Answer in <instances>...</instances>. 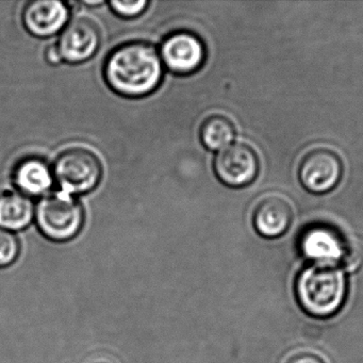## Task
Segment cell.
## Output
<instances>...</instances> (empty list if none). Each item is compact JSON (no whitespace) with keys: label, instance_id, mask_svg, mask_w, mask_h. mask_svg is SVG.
<instances>
[{"label":"cell","instance_id":"cell-17","mask_svg":"<svg viewBox=\"0 0 363 363\" xmlns=\"http://www.w3.org/2000/svg\"><path fill=\"white\" fill-rule=\"evenodd\" d=\"M286 363H326V361L315 352H301L291 357Z\"/></svg>","mask_w":363,"mask_h":363},{"label":"cell","instance_id":"cell-12","mask_svg":"<svg viewBox=\"0 0 363 363\" xmlns=\"http://www.w3.org/2000/svg\"><path fill=\"white\" fill-rule=\"evenodd\" d=\"M52 169L40 157H27L14 167L13 182L26 196L46 195L54 184Z\"/></svg>","mask_w":363,"mask_h":363},{"label":"cell","instance_id":"cell-3","mask_svg":"<svg viewBox=\"0 0 363 363\" xmlns=\"http://www.w3.org/2000/svg\"><path fill=\"white\" fill-rule=\"evenodd\" d=\"M299 250L313 264L333 265L347 271L361 267V250L348 243L335 229L326 225H314L306 229L299 240Z\"/></svg>","mask_w":363,"mask_h":363},{"label":"cell","instance_id":"cell-11","mask_svg":"<svg viewBox=\"0 0 363 363\" xmlns=\"http://www.w3.org/2000/svg\"><path fill=\"white\" fill-rule=\"evenodd\" d=\"M292 220L293 209L290 203L276 195L263 199L255 209L252 218L256 230L267 239H276L284 235Z\"/></svg>","mask_w":363,"mask_h":363},{"label":"cell","instance_id":"cell-8","mask_svg":"<svg viewBox=\"0 0 363 363\" xmlns=\"http://www.w3.org/2000/svg\"><path fill=\"white\" fill-rule=\"evenodd\" d=\"M214 169L223 184L241 188L256 178L259 171L258 157L246 144H231L216 155Z\"/></svg>","mask_w":363,"mask_h":363},{"label":"cell","instance_id":"cell-5","mask_svg":"<svg viewBox=\"0 0 363 363\" xmlns=\"http://www.w3.org/2000/svg\"><path fill=\"white\" fill-rule=\"evenodd\" d=\"M52 173L61 191L74 196L94 190L101 182L103 167L94 152L74 147L57 157Z\"/></svg>","mask_w":363,"mask_h":363},{"label":"cell","instance_id":"cell-19","mask_svg":"<svg viewBox=\"0 0 363 363\" xmlns=\"http://www.w3.org/2000/svg\"><path fill=\"white\" fill-rule=\"evenodd\" d=\"M101 4H103V1H84V5L86 6H99Z\"/></svg>","mask_w":363,"mask_h":363},{"label":"cell","instance_id":"cell-1","mask_svg":"<svg viewBox=\"0 0 363 363\" xmlns=\"http://www.w3.org/2000/svg\"><path fill=\"white\" fill-rule=\"evenodd\" d=\"M104 76L108 86L125 97L147 96L160 86L163 63L156 48L147 42L118 46L106 59Z\"/></svg>","mask_w":363,"mask_h":363},{"label":"cell","instance_id":"cell-10","mask_svg":"<svg viewBox=\"0 0 363 363\" xmlns=\"http://www.w3.org/2000/svg\"><path fill=\"white\" fill-rule=\"evenodd\" d=\"M69 8L58 0H35L23 11V23L30 35L50 38L65 28L69 22Z\"/></svg>","mask_w":363,"mask_h":363},{"label":"cell","instance_id":"cell-6","mask_svg":"<svg viewBox=\"0 0 363 363\" xmlns=\"http://www.w3.org/2000/svg\"><path fill=\"white\" fill-rule=\"evenodd\" d=\"M161 60L172 73L189 75L203 65L206 50L203 41L194 33L177 31L167 35L161 44Z\"/></svg>","mask_w":363,"mask_h":363},{"label":"cell","instance_id":"cell-14","mask_svg":"<svg viewBox=\"0 0 363 363\" xmlns=\"http://www.w3.org/2000/svg\"><path fill=\"white\" fill-rule=\"evenodd\" d=\"M233 123L226 116L216 114L205 120L201 127V140L210 150H222L235 139Z\"/></svg>","mask_w":363,"mask_h":363},{"label":"cell","instance_id":"cell-16","mask_svg":"<svg viewBox=\"0 0 363 363\" xmlns=\"http://www.w3.org/2000/svg\"><path fill=\"white\" fill-rule=\"evenodd\" d=\"M110 7L116 16L124 18H137L141 16L148 6V1L139 0V1H110Z\"/></svg>","mask_w":363,"mask_h":363},{"label":"cell","instance_id":"cell-18","mask_svg":"<svg viewBox=\"0 0 363 363\" xmlns=\"http://www.w3.org/2000/svg\"><path fill=\"white\" fill-rule=\"evenodd\" d=\"M46 60L52 65H60L61 62H63L56 44H55V45H50V48L46 50Z\"/></svg>","mask_w":363,"mask_h":363},{"label":"cell","instance_id":"cell-4","mask_svg":"<svg viewBox=\"0 0 363 363\" xmlns=\"http://www.w3.org/2000/svg\"><path fill=\"white\" fill-rule=\"evenodd\" d=\"M35 218L46 238L57 242L69 241L84 226V207L73 195L58 191L40 199Z\"/></svg>","mask_w":363,"mask_h":363},{"label":"cell","instance_id":"cell-20","mask_svg":"<svg viewBox=\"0 0 363 363\" xmlns=\"http://www.w3.org/2000/svg\"><path fill=\"white\" fill-rule=\"evenodd\" d=\"M91 363H113L110 360H106V359H96V360H93Z\"/></svg>","mask_w":363,"mask_h":363},{"label":"cell","instance_id":"cell-9","mask_svg":"<svg viewBox=\"0 0 363 363\" xmlns=\"http://www.w3.org/2000/svg\"><path fill=\"white\" fill-rule=\"evenodd\" d=\"M343 165L333 150L316 148L303 157L299 167V179L307 190L325 193L333 190L341 179Z\"/></svg>","mask_w":363,"mask_h":363},{"label":"cell","instance_id":"cell-13","mask_svg":"<svg viewBox=\"0 0 363 363\" xmlns=\"http://www.w3.org/2000/svg\"><path fill=\"white\" fill-rule=\"evenodd\" d=\"M35 207L26 195L16 191L0 194V228L9 231L22 230L35 218Z\"/></svg>","mask_w":363,"mask_h":363},{"label":"cell","instance_id":"cell-15","mask_svg":"<svg viewBox=\"0 0 363 363\" xmlns=\"http://www.w3.org/2000/svg\"><path fill=\"white\" fill-rule=\"evenodd\" d=\"M20 242L12 231L0 228V267H8L18 258Z\"/></svg>","mask_w":363,"mask_h":363},{"label":"cell","instance_id":"cell-2","mask_svg":"<svg viewBox=\"0 0 363 363\" xmlns=\"http://www.w3.org/2000/svg\"><path fill=\"white\" fill-rule=\"evenodd\" d=\"M348 282L342 267L311 264L299 272L295 281V295L301 309L316 318L335 315L343 307Z\"/></svg>","mask_w":363,"mask_h":363},{"label":"cell","instance_id":"cell-7","mask_svg":"<svg viewBox=\"0 0 363 363\" xmlns=\"http://www.w3.org/2000/svg\"><path fill=\"white\" fill-rule=\"evenodd\" d=\"M101 31L93 21L75 18L63 29L56 44L61 58L69 65L90 60L101 46Z\"/></svg>","mask_w":363,"mask_h":363}]
</instances>
